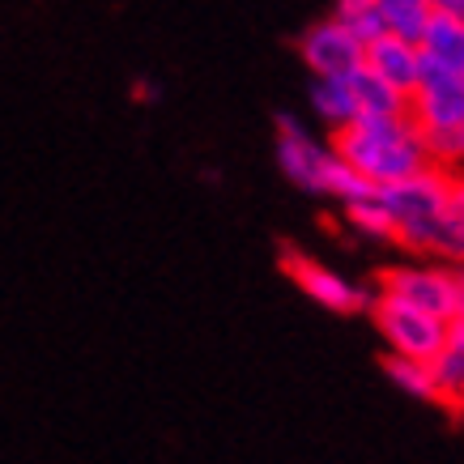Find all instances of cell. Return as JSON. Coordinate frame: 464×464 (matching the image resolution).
I'll list each match as a JSON object with an SVG mask.
<instances>
[{"label":"cell","instance_id":"cell-1","mask_svg":"<svg viewBox=\"0 0 464 464\" xmlns=\"http://www.w3.org/2000/svg\"><path fill=\"white\" fill-rule=\"evenodd\" d=\"M333 150H337L362 179L375 183V188H380V183L405 179V175H413V170H422L426 162H430L422 132L413 128L409 111L358 115V120H350L345 128L333 132Z\"/></svg>","mask_w":464,"mask_h":464},{"label":"cell","instance_id":"cell-2","mask_svg":"<svg viewBox=\"0 0 464 464\" xmlns=\"http://www.w3.org/2000/svg\"><path fill=\"white\" fill-rule=\"evenodd\" d=\"M277 167L295 188L337 200V205H350V200H362L375 192V183L362 179L333 145L315 141L295 115L277 120Z\"/></svg>","mask_w":464,"mask_h":464},{"label":"cell","instance_id":"cell-3","mask_svg":"<svg viewBox=\"0 0 464 464\" xmlns=\"http://www.w3.org/2000/svg\"><path fill=\"white\" fill-rule=\"evenodd\" d=\"M448 192H451V170L435 167V162H426L422 170H413V175L396 183H380L375 197L392 218V243L409 247L418 239L426 226L448 209Z\"/></svg>","mask_w":464,"mask_h":464},{"label":"cell","instance_id":"cell-4","mask_svg":"<svg viewBox=\"0 0 464 464\" xmlns=\"http://www.w3.org/2000/svg\"><path fill=\"white\" fill-rule=\"evenodd\" d=\"M371 320L380 328L383 345L388 353H401V358H422L430 362L439 350H443V341H448V324L443 315H430L422 307H409L401 298L392 295H380V290H371Z\"/></svg>","mask_w":464,"mask_h":464},{"label":"cell","instance_id":"cell-5","mask_svg":"<svg viewBox=\"0 0 464 464\" xmlns=\"http://www.w3.org/2000/svg\"><path fill=\"white\" fill-rule=\"evenodd\" d=\"M380 295H392L409 307H422L430 315L456 320V265L422 256V260H409V265H388L375 277Z\"/></svg>","mask_w":464,"mask_h":464},{"label":"cell","instance_id":"cell-6","mask_svg":"<svg viewBox=\"0 0 464 464\" xmlns=\"http://www.w3.org/2000/svg\"><path fill=\"white\" fill-rule=\"evenodd\" d=\"M405 111L422 137H430V132H464V72L426 64L422 82L409 90Z\"/></svg>","mask_w":464,"mask_h":464},{"label":"cell","instance_id":"cell-7","mask_svg":"<svg viewBox=\"0 0 464 464\" xmlns=\"http://www.w3.org/2000/svg\"><path fill=\"white\" fill-rule=\"evenodd\" d=\"M298 56H303V64H307L315 77H350L353 69H362L366 43L333 14V17H324V22L303 30Z\"/></svg>","mask_w":464,"mask_h":464},{"label":"cell","instance_id":"cell-8","mask_svg":"<svg viewBox=\"0 0 464 464\" xmlns=\"http://www.w3.org/2000/svg\"><path fill=\"white\" fill-rule=\"evenodd\" d=\"M285 273H290V282H295L303 295L315 298L320 307L337 311V315H353V311H366V307H371V290L353 285L345 273L320 265V260H311V256L285 252Z\"/></svg>","mask_w":464,"mask_h":464},{"label":"cell","instance_id":"cell-9","mask_svg":"<svg viewBox=\"0 0 464 464\" xmlns=\"http://www.w3.org/2000/svg\"><path fill=\"white\" fill-rule=\"evenodd\" d=\"M371 72H380L388 85H396L401 94H409L413 85L422 82V69H426V60H422V47L413 39H401V34H388L383 30L380 39H371L366 43V60H362Z\"/></svg>","mask_w":464,"mask_h":464},{"label":"cell","instance_id":"cell-10","mask_svg":"<svg viewBox=\"0 0 464 464\" xmlns=\"http://www.w3.org/2000/svg\"><path fill=\"white\" fill-rule=\"evenodd\" d=\"M418 47H422L426 64H435V69H460L464 72V14L435 9V17L426 22Z\"/></svg>","mask_w":464,"mask_h":464},{"label":"cell","instance_id":"cell-11","mask_svg":"<svg viewBox=\"0 0 464 464\" xmlns=\"http://www.w3.org/2000/svg\"><path fill=\"white\" fill-rule=\"evenodd\" d=\"M430 371H435V383H439V405L460 409L464 405V320L448 324V341L430 358Z\"/></svg>","mask_w":464,"mask_h":464},{"label":"cell","instance_id":"cell-12","mask_svg":"<svg viewBox=\"0 0 464 464\" xmlns=\"http://www.w3.org/2000/svg\"><path fill=\"white\" fill-rule=\"evenodd\" d=\"M311 111L333 132L345 128L350 120H358V99H353L350 77H315V85H311Z\"/></svg>","mask_w":464,"mask_h":464},{"label":"cell","instance_id":"cell-13","mask_svg":"<svg viewBox=\"0 0 464 464\" xmlns=\"http://www.w3.org/2000/svg\"><path fill=\"white\" fill-rule=\"evenodd\" d=\"M350 85H353V99H358V115H401L409 107V94H401L396 85H388L380 72L362 69L350 72Z\"/></svg>","mask_w":464,"mask_h":464},{"label":"cell","instance_id":"cell-14","mask_svg":"<svg viewBox=\"0 0 464 464\" xmlns=\"http://www.w3.org/2000/svg\"><path fill=\"white\" fill-rule=\"evenodd\" d=\"M375 9H380L388 34H401V39L418 43L426 22L435 17V0H375Z\"/></svg>","mask_w":464,"mask_h":464},{"label":"cell","instance_id":"cell-15","mask_svg":"<svg viewBox=\"0 0 464 464\" xmlns=\"http://www.w3.org/2000/svg\"><path fill=\"white\" fill-rule=\"evenodd\" d=\"M383 375H388L401 392L413 396V401H439L435 371H430V362H422V358H401V353H388V358H383Z\"/></svg>","mask_w":464,"mask_h":464},{"label":"cell","instance_id":"cell-16","mask_svg":"<svg viewBox=\"0 0 464 464\" xmlns=\"http://www.w3.org/2000/svg\"><path fill=\"white\" fill-rule=\"evenodd\" d=\"M345 209V222L362 235V239H380V243H392V218L388 209L380 205V197L371 192L362 200H350V205H341Z\"/></svg>","mask_w":464,"mask_h":464},{"label":"cell","instance_id":"cell-17","mask_svg":"<svg viewBox=\"0 0 464 464\" xmlns=\"http://www.w3.org/2000/svg\"><path fill=\"white\" fill-rule=\"evenodd\" d=\"M337 17L362 43H371V39H380V34H383V17H380V9H375V5H350V9H337Z\"/></svg>","mask_w":464,"mask_h":464},{"label":"cell","instance_id":"cell-18","mask_svg":"<svg viewBox=\"0 0 464 464\" xmlns=\"http://www.w3.org/2000/svg\"><path fill=\"white\" fill-rule=\"evenodd\" d=\"M448 218L451 226L464 235V175L460 170H451V192H448Z\"/></svg>","mask_w":464,"mask_h":464},{"label":"cell","instance_id":"cell-19","mask_svg":"<svg viewBox=\"0 0 464 464\" xmlns=\"http://www.w3.org/2000/svg\"><path fill=\"white\" fill-rule=\"evenodd\" d=\"M456 320H464V265H456Z\"/></svg>","mask_w":464,"mask_h":464},{"label":"cell","instance_id":"cell-20","mask_svg":"<svg viewBox=\"0 0 464 464\" xmlns=\"http://www.w3.org/2000/svg\"><path fill=\"white\" fill-rule=\"evenodd\" d=\"M350 5H375V0H337V9H350Z\"/></svg>","mask_w":464,"mask_h":464}]
</instances>
